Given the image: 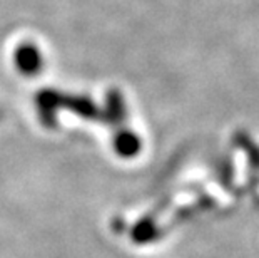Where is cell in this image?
<instances>
[{
  "instance_id": "obj_1",
  "label": "cell",
  "mask_w": 259,
  "mask_h": 258,
  "mask_svg": "<svg viewBox=\"0 0 259 258\" xmlns=\"http://www.w3.org/2000/svg\"><path fill=\"white\" fill-rule=\"evenodd\" d=\"M15 64L22 74L35 76L40 72L42 67V56L38 52L37 46L30 42H24L15 51Z\"/></svg>"
}]
</instances>
